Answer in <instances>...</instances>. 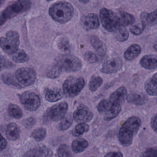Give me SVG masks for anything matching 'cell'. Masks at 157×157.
Listing matches in <instances>:
<instances>
[{
  "label": "cell",
  "instance_id": "cell-1",
  "mask_svg": "<svg viewBox=\"0 0 157 157\" xmlns=\"http://www.w3.org/2000/svg\"><path fill=\"white\" fill-rule=\"evenodd\" d=\"M141 124L139 117L133 116L129 117L124 122L118 132V138L121 145L128 147L133 142L134 136L137 133Z\"/></svg>",
  "mask_w": 157,
  "mask_h": 157
},
{
  "label": "cell",
  "instance_id": "cell-2",
  "mask_svg": "<svg viewBox=\"0 0 157 157\" xmlns=\"http://www.w3.org/2000/svg\"><path fill=\"white\" fill-rule=\"evenodd\" d=\"M49 14L55 21L63 24L71 21L74 16V9L70 2H58L51 5Z\"/></svg>",
  "mask_w": 157,
  "mask_h": 157
},
{
  "label": "cell",
  "instance_id": "cell-3",
  "mask_svg": "<svg viewBox=\"0 0 157 157\" xmlns=\"http://www.w3.org/2000/svg\"><path fill=\"white\" fill-rule=\"evenodd\" d=\"M55 65L61 73L76 72L80 70L82 68L81 61L77 57L70 55L59 56L56 59Z\"/></svg>",
  "mask_w": 157,
  "mask_h": 157
},
{
  "label": "cell",
  "instance_id": "cell-4",
  "mask_svg": "<svg viewBox=\"0 0 157 157\" xmlns=\"http://www.w3.org/2000/svg\"><path fill=\"white\" fill-rule=\"evenodd\" d=\"M85 85V80L82 77H68L63 85V94L70 98L78 95Z\"/></svg>",
  "mask_w": 157,
  "mask_h": 157
},
{
  "label": "cell",
  "instance_id": "cell-5",
  "mask_svg": "<svg viewBox=\"0 0 157 157\" xmlns=\"http://www.w3.org/2000/svg\"><path fill=\"white\" fill-rule=\"evenodd\" d=\"M99 16L103 26L108 32H115L121 26L117 14L111 10L102 8Z\"/></svg>",
  "mask_w": 157,
  "mask_h": 157
},
{
  "label": "cell",
  "instance_id": "cell-6",
  "mask_svg": "<svg viewBox=\"0 0 157 157\" xmlns=\"http://www.w3.org/2000/svg\"><path fill=\"white\" fill-rule=\"evenodd\" d=\"M20 36L18 33L10 31L6 33L5 37L0 38V47L7 55H12L19 48Z\"/></svg>",
  "mask_w": 157,
  "mask_h": 157
},
{
  "label": "cell",
  "instance_id": "cell-7",
  "mask_svg": "<svg viewBox=\"0 0 157 157\" xmlns=\"http://www.w3.org/2000/svg\"><path fill=\"white\" fill-rule=\"evenodd\" d=\"M32 2L30 1H18L7 7L2 12L6 20L11 19L18 14L28 10L31 8Z\"/></svg>",
  "mask_w": 157,
  "mask_h": 157
},
{
  "label": "cell",
  "instance_id": "cell-8",
  "mask_svg": "<svg viewBox=\"0 0 157 157\" xmlns=\"http://www.w3.org/2000/svg\"><path fill=\"white\" fill-rule=\"evenodd\" d=\"M36 73L33 69L23 67L15 72V77L20 86L28 87L33 85L36 79Z\"/></svg>",
  "mask_w": 157,
  "mask_h": 157
},
{
  "label": "cell",
  "instance_id": "cell-9",
  "mask_svg": "<svg viewBox=\"0 0 157 157\" xmlns=\"http://www.w3.org/2000/svg\"><path fill=\"white\" fill-rule=\"evenodd\" d=\"M20 99L24 108L31 112L37 110L41 104L39 96L33 92H25L20 95Z\"/></svg>",
  "mask_w": 157,
  "mask_h": 157
},
{
  "label": "cell",
  "instance_id": "cell-10",
  "mask_svg": "<svg viewBox=\"0 0 157 157\" xmlns=\"http://www.w3.org/2000/svg\"><path fill=\"white\" fill-rule=\"evenodd\" d=\"M92 112L84 105H78L73 115V118L75 122L78 123H85L91 121L93 118Z\"/></svg>",
  "mask_w": 157,
  "mask_h": 157
},
{
  "label": "cell",
  "instance_id": "cell-11",
  "mask_svg": "<svg viewBox=\"0 0 157 157\" xmlns=\"http://www.w3.org/2000/svg\"><path fill=\"white\" fill-rule=\"evenodd\" d=\"M68 109V105L66 102L57 104L52 106L48 112V116L51 120L57 122L61 120L66 115Z\"/></svg>",
  "mask_w": 157,
  "mask_h": 157
},
{
  "label": "cell",
  "instance_id": "cell-12",
  "mask_svg": "<svg viewBox=\"0 0 157 157\" xmlns=\"http://www.w3.org/2000/svg\"><path fill=\"white\" fill-rule=\"evenodd\" d=\"M123 66V61L121 59L113 58L103 64L101 71L105 74H112L119 71Z\"/></svg>",
  "mask_w": 157,
  "mask_h": 157
},
{
  "label": "cell",
  "instance_id": "cell-13",
  "mask_svg": "<svg viewBox=\"0 0 157 157\" xmlns=\"http://www.w3.org/2000/svg\"><path fill=\"white\" fill-rule=\"evenodd\" d=\"M80 24L87 31L98 29L100 25L99 17L95 13L84 15L81 19Z\"/></svg>",
  "mask_w": 157,
  "mask_h": 157
},
{
  "label": "cell",
  "instance_id": "cell-14",
  "mask_svg": "<svg viewBox=\"0 0 157 157\" xmlns=\"http://www.w3.org/2000/svg\"><path fill=\"white\" fill-rule=\"evenodd\" d=\"M45 97L48 101L56 102L62 99L64 96L63 92L59 88H46L44 91Z\"/></svg>",
  "mask_w": 157,
  "mask_h": 157
},
{
  "label": "cell",
  "instance_id": "cell-15",
  "mask_svg": "<svg viewBox=\"0 0 157 157\" xmlns=\"http://www.w3.org/2000/svg\"><path fill=\"white\" fill-rule=\"evenodd\" d=\"M157 56L155 55H145L140 61V66L148 70L157 68Z\"/></svg>",
  "mask_w": 157,
  "mask_h": 157
},
{
  "label": "cell",
  "instance_id": "cell-16",
  "mask_svg": "<svg viewBox=\"0 0 157 157\" xmlns=\"http://www.w3.org/2000/svg\"><path fill=\"white\" fill-rule=\"evenodd\" d=\"M140 20L142 23V27L144 29L147 26H153L157 23V10L148 13L143 12L140 15Z\"/></svg>",
  "mask_w": 157,
  "mask_h": 157
},
{
  "label": "cell",
  "instance_id": "cell-17",
  "mask_svg": "<svg viewBox=\"0 0 157 157\" xmlns=\"http://www.w3.org/2000/svg\"><path fill=\"white\" fill-rule=\"evenodd\" d=\"M127 93L126 88L122 86L111 94L109 100L113 103L120 104L124 101Z\"/></svg>",
  "mask_w": 157,
  "mask_h": 157
},
{
  "label": "cell",
  "instance_id": "cell-18",
  "mask_svg": "<svg viewBox=\"0 0 157 157\" xmlns=\"http://www.w3.org/2000/svg\"><path fill=\"white\" fill-rule=\"evenodd\" d=\"M21 128L15 123H10L6 129V136L10 140L15 141L19 139L21 135Z\"/></svg>",
  "mask_w": 157,
  "mask_h": 157
},
{
  "label": "cell",
  "instance_id": "cell-19",
  "mask_svg": "<svg viewBox=\"0 0 157 157\" xmlns=\"http://www.w3.org/2000/svg\"><path fill=\"white\" fill-rule=\"evenodd\" d=\"M91 44L97 54L101 56H104L107 52V48L104 43L96 36H92L90 40Z\"/></svg>",
  "mask_w": 157,
  "mask_h": 157
},
{
  "label": "cell",
  "instance_id": "cell-20",
  "mask_svg": "<svg viewBox=\"0 0 157 157\" xmlns=\"http://www.w3.org/2000/svg\"><path fill=\"white\" fill-rule=\"evenodd\" d=\"M157 73H155L151 78L148 79L145 82L144 88L146 92L151 96H156L157 90Z\"/></svg>",
  "mask_w": 157,
  "mask_h": 157
},
{
  "label": "cell",
  "instance_id": "cell-21",
  "mask_svg": "<svg viewBox=\"0 0 157 157\" xmlns=\"http://www.w3.org/2000/svg\"><path fill=\"white\" fill-rule=\"evenodd\" d=\"M140 46L137 44H133L129 47L124 53V58L128 61H131L136 58L141 53Z\"/></svg>",
  "mask_w": 157,
  "mask_h": 157
},
{
  "label": "cell",
  "instance_id": "cell-22",
  "mask_svg": "<svg viewBox=\"0 0 157 157\" xmlns=\"http://www.w3.org/2000/svg\"><path fill=\"white\" fill-rule=\"evenodd\" d=\"M89 146V142L85 139L78 138L73 140L71 144V149L76 153L84 151Z\"/></svg>",
  "mask_w": 157,
  "mask_h": 157
},
{
  "label": "cell",
  "instance_id": "cell-23",
  "mask_svg": "<svg viewBox=\"0 0 157 157\" xmlns=\"http://www.w3.org/2000/svg\"><path fill=\"white\" fill-rule=\"evenodd\" d=\"M120 26L125 27L131 25L135 21V18L132 14L125 12H119L118 15Z\"/></svg>",
  "mask_w": 157,
  "mask_h": 157
},
{
  "label": "cell",
  "instance_id": "cell-24",
  "mask_svg": "<svg viewBox=\"0 0 157 157\" xmlns=\"http://www.w3.org/2000/svg\"><path fill=\"white\" fill-rule=\"evenodd\" d=\"M122 107L120 104L113 103L110 110L104 114V119L105 121H111L116 117L120 113Z\"/></svg>",
  "mask_w": 157,
  "mask_h": 157
},
{
  "label": "cell",
  "instance_id": "cell-25",
  "mask_svg": "<svg viewBox=\"0 0 157 157\" xmlns=\"http://www.w3.org/2000/svg\"><path fill=\"white\" fill-rule=\"evenodd\" d=\"M127 100L129 103L136 105H141L146 102L147 98L142 94L131 93L127 96Z\"/></svg>",
  "mask_w": 157,
  "mask_h": 157
},
{
  "label": "cell",
  "instance_id": "cell-26",
  "mask_svg": "<svg viewBox=\"0 0 157 157\" xmlns=\"http://www.w3.org/2000/svg\"><path fill=\"white\" fill-rule=\"evenodd\" d=\"M103 80L101 77L96 75L92 76L89 83V88L91 91H96L102 85Z\"/></svg>",
  "mask_w": 157,
  "mask_h": 157
},
{
  "label": "cell",
  "instance_id": "cell-27",
  "mask_svg": "<svg viewBox=\"0 0 157 157\" xmlns=\"http://www.w3.org/2000/svg\"><path fill=\"white\" fill-rule=\"evenodd\" d=\"M11 56L13 60L16 63H24L29 59L28 55L22 49H18Z\"/></svg>",
  "mask_w": 157,
  "mask_h": 157
},
{
  "label": "cell",
  "instance_id": "cell-28",
  "mask_svg": "<svg viewBox=\"0 0 157 157\" xmlns=\"http://www.w3.org/2000/svg\"><path fill=\"white\" fill-rule=\"evenodd\" d=\"M114 33L116 39L119 42H125L128 40L129 36L128 31L124 26H120Z\"/></svg>",
  "mask_w": 157,
  "mask_h": 157
},
{
  "label": "cell",
  "instance_id": "cell-29",
  "mask_svg": "<svg viewBox=\"0 0 157 157\" xmlns=\"http://www.w3.org/2000/svg\"><path fill=\"white\" fill-rule=\"evenodd\" d=\"M8 112L11 116L15 119H21L23 115L21 109L18 105L13 104L9 105Z\"/></svg>",
  "mask_w": 157,
  "mask_h": 157
},
{
  "label": "cell",
  "instance_id": "cell-30",
  "mask_svg": "<svg viewBox=\"0 0 157 157\" xmlns=\"http://www.w3.org/2000/svg\"><path fill=\"white\" fill-rule=\"evenodd\" d=\"M90 126L86 123L78 124L72 132V135L75 137L79 136L90 130Z\"/></svg>",
  "mask_w": 157,
  "mask_h": 157
},
{
  "label": "cell",
  "instance_id": "cell-31",
  "mask_svg": "<svg viewBox=\"0 0 157 157\" xmlns=\"http://www.w3.org/2000/svg\"><path fill=\"white\" fill-rule=\"evenodd\" d=\"M60 124L59 126V130L65 131L68 129L71 126L73 121L72 117L71 114H67L61 119Z\"/></svg>",
  "mask_w": 157,
  "mask_h": 157
},
{
  "label": "cell",
  "instance_id": "cell-32",
  "mask_svg": "<svg viewBox=\"0 0 157 157\" xmlns=\"http://www.w3.org/2000/svg\"><path fill=\"white\" fill-rule=\"evenodd\" d=\"M46 134V130L45 128L40 127L35 129L32 132L31 136L36 141L39 142L42 141L45 138Z\"/></svg>",
  "mask_w": 157,
  "mask_h": 157
},
{
  "label": "cell",
  "instance_id": "cell-33",
  "mask_svg": "<svg viewBox=\"0 0 157 157\" xmlns=\"http://www.w3.org/2000/svg\"><path fill=\"white\" fill-rule=\"evenodd\" d=\"M113 103L111 102L109 100H102L97 105V110L100 113L104 114L110 110L113 105Z\"/></svg>",
  "mask_w": 157,
  "mask_h": 157
},
{
  "label": "cell",
  "instance_id": "cell-34",
  "mask_svg": "<svg viewBox=\"0 0 157 157\" xmlns=\"http://www.w3.org/2000/svg\"><path fill=\"white\" fill-rule=\"evenodd\" d=\"M58 48L63 52H69L71 49V45L69 40L67 37H61L58 42Z\"/></svg>",
  "mask_w": 157,
  "mask_h": 157
},
{
  "label": "cell",
  "instance_id": "cell-35",
  "mask_svg": "<svg viewBox=\"0 0 157 157\" xmlns=\"http://www.w3.org/2000/svg\"><path fill=\"white\" fill-rule=\"evenodd\" d=\"M39 157H52L53 151L50 149L44 146H40L35 147Z\"/></svg>",
  "mask_w": 157,
  "mask_h": 157
},
{
  "label": "cell",
  "instance_id": "cell-36",
  "mask_svg": "<svg viewBox=\"0 0 157 157\" xmlns=\"http://www.w3.org/2000/svg\"><path fill=\"white\" fill-rule=\"evenodd\" d=\"M57 154L59 157H71L72 154L69 147L67 144H62L57 149Z\"/></svg>",
  "mask_w": 157,
  "mask_h": 157
},
{
  "label": "cell",
  "instance_id": "cell-37",
  "mask_svg": "<svg viewBox=\"0 0 157 157\" xmlns=\"http://www.w3.org/2000/svg\"><path fill=\"white\" fill-rule=\"evenodd\" d=\"M3 82L8 85L20 87V85L17 82L15 77L11 74H4L2 76Z\"/></svg>",
  "mask_w": 157,
  "mask_h": 157
},
{
  "label": "cell",
  "instance_id": "cell-38",
  "mask_svg": "<svg viewBox=\"0 0 157 157\" xmlns=\"http://www.w3.org/2000/svg\"><path fill=\"white\" fill-rule=\"evenodd\" d=\"M83 57L84 60L90 64L96 63L98 60V58L96 55L91 51L85 52L83 55Z\"/></svg>",
  "mask_w": 157,
  "mask_h": 157
},
{
  "label": "cell",
  "instance_id": "cell-39",
  "mask_svg": "<svg viewBox=\"0 0 157 157\" xmlns=\"http://www.w3.org/2000/svg\"><path fill=\"white\" fill-rule=\"evenodd\" d=\"M61 73H62L58 68L54 64L48 72L47 76L49 78H55L59 77Z\"/></svg>",
  "mask_w": 157,
  "mask_h": 157
},
{
  "label": "cell",
  "instance_id": "cell-40",
  "mask_svg": "<svg viewBox=\"0 0 157 157\" xmlns=\"http://www.w3.org/2000/svg\"><path fill=\"white\" fill-rule=\"evenodd\" d=\"M157 148L156 147L147 149L140 154V157H157Z\"/></svg>",
  "mask_w": 157,
  "mask_h": 157
},
{
  "label": "cell",
  "instance_id": "cell-41",
  "mask_svg": "<svg viewBox=\"0 0 157 157\" xmlns=\"http://www.w3.org/2000/svg\"><path fill=\"white\" fill-rule=\"evenodd\" d=\"M36 123V119L33 117H30L25 119L23 122V124L26 128L31 127Z\"/></svg>",
  "mask_w": 157,
  "mask_h": 157
},
{
  "label": "cell",
  "instance_id": "cell-42",
  "mask_svg": "<svg viewBox=\"0 0 157 157\" xmlns=\"http://www.w3.org/2000/svg\"><path fill=\"white\" fill-rule=\"evenodd\" d=\"M143 28H140L137 25H134L130 28V32L134 35L138 36L142 33Z\"/></svg>",
  "mask_w": 157,
  "mask_h": 157
},
{
  "label": "cell",
  "instance_id": "cell-43",
  "mask_svg": "<svg viewBox=\"0 0 157 157\" xmlns=\"http://www.w3.org/2000/svg\"><path fill=\"white\" fill-rule=\"evenodd\" d=\"M23 157H39L35 148L26 151Z\"/></svg>",
  "mask_w": 157,
  "mask_h": 157
},
{
  "label": "cell",
  "instance_id": "cell-44",
  "mask_svg": "<svg viewBox=\"0 0 157 157\" xmlns=\"http://www.w3.org/2000/svg\"><path fill=\"white\" fill-rule=\"evenodd\" d=\"M8 143L6 139L0 133V151H3L7 147Z\"/></svg>",
  "mask_w": 157,
  "mask_h": 157
},
{
  "label": "cell",
  "instance_id": "cell-45",
  "mask_svg": "<svg viewBox=\"0 0 157 157\" xmlns=\"http://www.w3.org/2000/svg\"><path fill=\"white\" fill-rule=\"evenodd\" d=\"M7 66H8V63L6 59L0 54V72Z\"/></svg>",
  "mask_w": 157,
  "mask_h": 157
},
{
  "label": "cell",
  "instance_id": "cell-46",
  "mask_svg": "<svg viewBox=\"0 0 157 157\" xmlns=\"http://www.w3.org/2000/svg\"><path fill=\"white\" fill-rule=\"evenodd\" d=\"M151 126L155 132H157V114L153 116L151 119Z\"/></svg>",
  "mask_w": 157,
  "mask_h": 157
},
{
  "label": "cell",
  "instance_id": "cell-47",
  "mask_svg": "<svg viewBox=\"0 0 157 157\" xmlns=\"http://www.w3.org/2000/svg\"><path fill=\"white\" fill-rule=\"evenodd\" d=\"M104 157H124L120 151H112L107 153Z\"/></svg>",
  "mask_w": 157,
  "mask_h": 157
},
{
  "label": "cell",
  "instance_id": "cell-48",
  "mask_svg": "<svg viewBox=\"0 0 157 157\" xmlns=\"http://www.w3.org/2000/svg\"><path fill=\"white\" fill-rule=\"evenodd\" d=\"M7 20L4 18V16L2 15V13H0V26L5 23Z\"/></svg>",
  "mask_w": 157,
  "mask_h": 157
},
{
  "label": "cell",
  "instance_id": "cell-49",
  "mask_svg": "<svg viewBox=\"0 0 157 157\" xmlns=\"http://www.w3.org/2000/svg\"><path fill=\"white\" fill-rule=\"evenodd\" d=\"M89 1H86V0H84V1H79V2H81V3H84V4H86V3H88L89 2Z\"/></svg>",
  "mask_w": 157,
  "mask_h": 157
},
{
  "label": "cell",
  "instance_id": "cell-50",
  "mask_svg": "<svg viewBox=\"0 0 157 157\" xmlns=\"http://www.w3.org/2000/svg\"><path fill=\"white\" fill-rule=\"evenodd\" d=\"M4 1H0V5H2L3 3L4 2Z\"/></svg>",
  "mask_w": 157,
  "mask_h": 157
},
{
  "label": "cell",
  "instance_id": "cell-51",
  "mask_svg": "<svg viewBox=\"0 0 157 157\" xmlns=\"http://www.w3.org/2000/svg\"></svg>",
  "mask_w": 157,
  "mask_h": 157
}]
</instances>
